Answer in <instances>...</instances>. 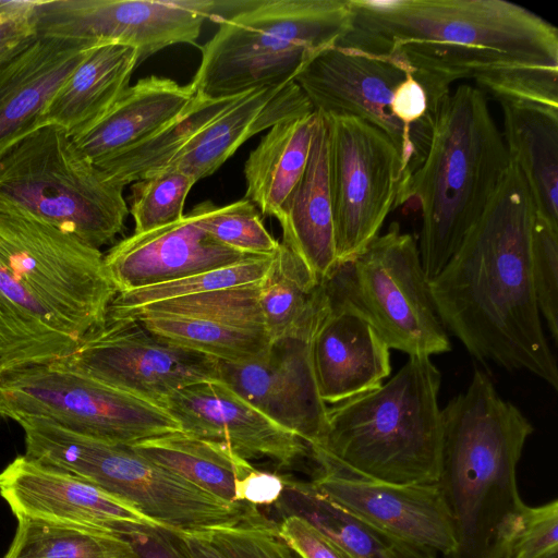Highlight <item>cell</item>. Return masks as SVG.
Here are the masks:
<instances>
[{
	"instance_id": "cell-20",
	"label": "cell",
	"mask_w": 558,
	"mask_h": 558,
	"mask_svg": "<svg viewBox=\"0 0 558 558\" xmlns=\"http://www.w3.org/2000/svg\"><path fill=\"white\" fill-rule=\"evenodd\" d=\"M197 205L179 220L121 240L104 255L119 293L227 267L254 255L230 248L199 225Z\"/></svg>"
},
{
	"instance_id": "cell-22",
	"label": "cell",
	"mask_w": 558,
	"mask_h": 558,
	"mask_svg": "<svg viewBox=\"0 0 558 558\" xmlns=\"http://www.w3.org/2000/svg\"><path fill=\"white\" fill-rule=\"evenodd\" d=\"M319 395L336 404L378 388L391 373L390 349L357 314L330 308L311 340Z\"/></svg>"
},
{
	"instance_id": "cell-7",
	"label": "cell",
	"mask_w": 558,
	"mask_h": 558,
	"mask_svg": "<svg viewBox=\"0 0 558 558\" xmlns=\"http://www.w3.org/2000/svg\"><path fill=\"white\" fill-rule=\"evenodd\" d=\"M201 46L196 93L227 98L293 81L351 24L349 0H253Z\"/></svg>"
},
{
	"instance_id": "cell-8",
	"label": "cell",
	"mask_w": 558,
	"mask_h": 558,
	"mask_svg": "<svg viewBox=\"0 0 558 558\" xmlns=\"http://www.w3.org/2000/svg\"><path fill=\"white\" fill-rule=\"evenodd\" d=\"M293 81L314 111L360 118L390 138L402 160L400 198L427 156L451 85L403 61L338 45L315 56Z\"/></svg>"
},
{
	"instance_id": "cell-37",
	"label": "cell",
	"mask_w": 558,
	"mask_h": 558,
	"mask_svg": "<svg viewBox=\"0 0 558 558\" xmlns=\"http://www.w3.org/2000/svg\"><path fill=\"white\" fill-rule=\"evenodd\" d=\"M271 257L258 256L173 281L120 292L109 305L106 316L118 317L163 300L259 282Z\"/></svg>"
},
{
	"instance_id": "cell-25",
	"label": "cell",
	"mask_w": 558,
	"mask_h": 558,
	"mask_svg": "<svg viewBox=\"0 0 558 558\" xmlns=\"http://www.w3.org/2000/svg\"><path fill=\"white\" fill-rule=\"evenodd\" d=\"M140 63L135 48L104 43L92 47L53 95L41 118L71 137L97 124L130 86Z\"/></svg>"
},
{
	"instance_id": "cell-39",
	"label": "cell",
	"mask_w": 558,
	"mask_h": 558,
	"mask_svg": "<svg viewBox=\"0 0 558 558\" xmlns=\"http://www.w3.org/2000/svg\"><path fill=\"white\" fill-rule=\"evenodd\" d=\"M196 182L193 177L170 167L134 182L129 208L135 225L134 233L182 218L185 199Z\"/></svg>"
},
{
	"instance_id": "cell-49",
	"label": "cell",
	"mask_w": 558,
	"mask_h": 558,
	"mask_svg": "<svg viewBox=\"0 0 558 558\" xmlns=\"http://www.w3.org/2000/svg\"><path fill=\"white\" fill-rule=\"evenodd\" d=\"M549 558H558V556L549 557Z\"/></svg>"
},
{
	"instance_id": "cell-19",
	"label": "cell",
	"mask_w": 558,
	"mask_h": 558,
	"mask_svg": "<svg viewBox=\"0 0 558 558\" xmlns=\"http://www.w3.org/2000/svg\"><path fill=\"white\" fill-rule=\"evenodd\" d=\"M311 485L352 515L444 557L456 548L450 513L436 483L395 485L315 470Z\"/></svg>"
},
{
	"instance_id": "cell-16",
	"label": "cell",
	"mask_w": 558,
	"mask_h": 558,
	"mask_svg": "<svg viewBox=\"0 0 558 558\" xmlns=\"http://www.w3.org/2000/svg\"><path fill=\"white\" fill-rule=\"evenodd\" d=\"M0 495L16 519L72 525L122 537L143 526H159L130 502L25 454L16 457L0 473Z\"/></svg>"
},
{
	"instance_id": "cell-30",
	"label": "cell",
	"mask_w": 558,
	"mask_h": 558,
	"mask_svg": "<svg viewBox=\"0 0 558 558\" xmlns=\"http://www.w3.org/2000/svg\"><path fill=\"white\" fill-rule=\"evenodd\" d=\"M76 343L0 258V375L50 363Z\"/></svg>"
},
{
	"instance_id": "cell-21",
	"label": "cell",
	"mask_w": 558,
	"mask_h": 558,
	"mask_svg": "<svg viewBox=\"0 0 558 558\" xmlns=\"http://www.w3.org/2000/svg\"><path fill=\"white\" fill-rule=\"evenodd\" d=\"M94 46L37 37L0 65V158L41 125L53 95Z\"/></svg>"
},
{
	"instance_id": "cell-24",
	"label": "cell",
	"mask_w": 558,
	"mask_h": 558,
	"mask_svg": "<svg viewBox=\"0 0 558 558\" xmlns=\"http://www.w3.org/2000/svg\"><path fill=\"white\" fill-rule=\"evenodd\" d=\"M195 95L191 83L181 85L158 75L143 77L128 87L97 124L73 141L98 165L158 133L184 111Z\"/></svg>"
},
{
	"instance_id": "cell-28",
	"label": "cell",
	"mask_w": 558,
	"mask_h": 558,
	"mask_svg": "<svg viewBox=\"0 0 558 558\" xmlns=\"http://www.w3.org/2000/svg\"><path fill=\"white\" fill-rule=\"evenodd\" d=\"M317 112L268 130L244 165L245 195L264 216L279 220L310 156Z\"/></svg>"
},
{
	"instance_id": "cell-2",
	"label": "cell",
	"mask_w": 558,
	"mask_h": 558,
	"mask_svg": "<svg viewBox=\"0 0 558 558\" xmlns=\"http://www.w3.org/2000/svg\"><path fill=\"white\" fill-rule=\"evenodd\" d=\"M338 46L403 61L449 85L500 68H558V31L505 0H349Z\"/></svg>"
},
{
	"instance_id": "cell-48",
	"label": "cell",
	"mask_w": 558,
	"mask_h": 558,
	"mask_svg": "<svg viewBox=\"0 0 558 558\" xmlns=\"http://www.w3.org/2000/svg\"><path fill=\"white\" fill-rule=\"evenodd\" d=\"M179 535L191 558H227L204 535Z\"/></svg>"
},
{
	"instance_id": "cell-35",
	"label": "cell",
	"mask_w": 558,
	"mask_h": 558,
	"mask_svg": "<svg viewBox=\"0 0 558 558\" xmlns=\"http://www.w3.org/2000/svg\"><path fill=\"white\" fill-rule=\"evenodd\" d=\"M17 521L3 558H140L122 536L32 519Z\"/></svg>"
},
{
	"instance_id": "cell-33",
	"label": "cell",
	"mask_w": 558,
	"mask_h": 558,
	"mask_svg": "<svg viewBox=\"0 0 558 558\" xmlns=\"http://www.w3.org/2000/svg\"><path fill=\"white\" fill-rule=\"evenodd\" d=\"M245 94L209 98L196 93L191 104L170 124L144 142L96 166L123 187L140 181L167 167L198 133Z\"/></svg>"
},
{
	"instance_id": "cell-14",
	"label": "cell",
	"mask_w": 558,
	"mask_h": 558,
	"mask_svg": "<svg viewBox=\"0 0 558 558\" xmlns=\"http://www.w3.org/2000/svg\"><path fill=\"white\" fill-rule=\"evenodd\" d=\"M52 363L161 408L177 390L219 379L218 360L170 343L128 318L105 317Z\"/></svg>"
},
{
	"instance_id": "cell-12",
	"label": "cell",
	"mask_w": 558,
	"mask_h": 558,
	"mask_svg": "<svg viewBox=\"0 0 558 558\" xmlns=\"http://www.w3.org/2000/svg\"><path fill=\"white\" fill-rule=\"evenodd\" d=\"M0 415L43 417L102 441L132 446L182 432L163 408L52 362L0 375Z\"/></svg>"
},
{
	"instance_id": "cell-4",
	"label": "cell",
	"mask_w": 558,
	"mask_h": 558,
	"mask_svg": "<svg viewBox=\"0 0 558 558\" xmlns=\"http://www.w3.org/2000/svg\"><path fill=\"white\" fill-rule=\"evenodd\" d=\"M440 384L429 356L411 355L378 388L328 407L320 438L308 445L316 470L395 485L436 483Z\"/></svg>"
},
{
	"instance_id": "cell-13",
	"label": "cell",
	"mask_w": 558,
	"mask_h": 558,
	"mask_svg": "<svg viewBox=\"0 0 558 558\" xmlns=\"http://www.w3.org/2000/svg\"><path fill=\"white\" fill-rule=\"evenodd\" d=\"M323 117L338 264L379 235L397 208L403 168L395 144L371 123L350 116Z\"/></svg>"
},
{
	"instance_id": "cell-26",
	"label": "cell",
	"mask_w": 558,
	"mask_h": 558,
	"mask_svg": "<svg viewBox=\"0 0 558 558\" xmlns=\"http://www.w3.org/2000/svg\"><path fill=\"white\" fill-rule=\"evenodd\" d=\"M282 242L324 280L337 263L328 167V131L317 112L305 171L281 218Z\"/></svg>"
},
{
	"instance_id": "cell-10",
	"label": "cell",
	"mask_w": 558,
	"mask_h": 558,
	"mask_svg": "<svg viewBox=\"0 0 558 558\" xmlns=\"http://www.w3.org/2000/svg\"><path fill=\"white\" fill-rule=\"evenodd\" d=\"M323 283L330 308L361 316L389 349L429 357L451 350L417 241L401 232L397 222L360 253L336 264Z\"/></svg>"
},
{
	"instance_id": "cell-23",
	"label": "cell",
	"mask_w": 558,
	"mask_h": 558,
	"mask_svg": "<svg viewBox=\"0 0 558 558\" xmlns=\"http://www.w3.org/2000/svg\"><path fill=\"white\" fill-rule=\"evenodd\" d=\"M313 111L294 81L251 90L198 133L167 167L199 181L216 172L255 134Z\"/></svg>"
},
{
	"instance_id": "cell-29",
	"label": "cell",
	"mask_w": 558,
	"mask_h": 558,
	"mask_svg": "<svg viewBox=\"0 0 558 558\" xmlns=\"http://www.w3.org/2000/svg\"><path fill=\"white\" fill-rule=\"evenodd\" d=\"M259 303L270 342L286 337L312 339L329 311L323 280L283 242L259 281Z\"/></svg>"
},
{
	"instance_id": "cell-46",
	"label": "cell",
	"mask_w": 558,
	"mask_h": 558,
	"mask_svg": "<svg viewBox=\"0 0 558 558\" xmlns=\"http://www.w3.org/2000/svg\"><path fill=\"white\" fill-rule=\"evenodd\" d=\"M140 558H191L178 533L143 526L125 536Z\"/></svg>"
},
{
	"instance_id": "cell-9",
	"label": "cell",
	"mask_w": 558,
	"mask_h": 558,
	"mask_svg": "<svg viewBox=\"0 0 558 558\" xmlns=\"http://www.w3.org/2000/svg\"><path fill=\"white\" fill-rule=\"evenodd\" d=\"M123 189L54 124L38 126L0 158L1 197L98 250L124 229Z\"/></svg>"
},
{
	"instance_id": "cell-45",
	"label": "cell",
	"mask_w": 558,
	"mask_h": 558,
	"mask_svg": "<svg viewBox=\"0 0 558 558\" xmlns=\"http://www.w3.org/2000/svg\"><path fill=\"white\" fill-rule=\"evenodd\" d=\"M278 532L302 558H354L299 515H284L278 525Z\"/></svg>"
},
{
	"instance_id": "cell-27",
	"label": "cell",
	"mask_w": 558,
	"mask_h": 558,
	"mask_svg": "<svg viewBox=\"0 0 558 558\" xmlns=\"http://www.w3.org/2000/svg\"><path fill=\"white\" fill-rule=\"evenodd\" d=\"M499 104L509 159L522 173L536 214L558 229V108Z\"/></svg>"
},
{
	"instance_id": "cell-47",
	"label": "cell",
	"mask_w": 558,
	"mask_h": 558,
	"mask_svg": "<svg viewBox=\"0 0 558 558\" xmlns=\"http://www.w3.org/2000/svg\"><path fill=\"white\" fill-rule=\"evenodd\" d=\"M286 477L276 473L253 469L235 483L238 501L254 506L274 505L283 493Z\"/></svg>"
},
{
	"instance_id": "cell-42",
	"label": "cell",
	"mask_w": 558,
	"mask_h": 558,
	"mask_svg": "<svg viewBox=\"0 0 558 558\" xmlns=\"http://www.w3.org/2000/svg\"><path fill=\"white\" fill-rule=\"evenodd\" d=\"M203 535L227 558H302L279 535L274 521Z\"/></svg>"
},
{
	"instance_id": "cell-41",
	"label": "cell",
	"mask_w": 558,
	"mask_h": 558,
	"mask_svg": "<svg viewBox=\"0 0 558 558\" xmlns=\"http://www.w3.org/2000/svg\"><path fill=\"white\" fill-rule=\"evenodd\" d=\"M532 275L541 316L558 340V229L535 215L532 229Z\"/></svg>"
},
{
	"instance_id": "cell-31",
	"label": "cell",
	"mask_w": 558,
	"mask_h": 558,
	"mask_svg": "<svg viewBox=\"0 0 558 558\" xmlns=\"http://www.w3.org/2000/svg\"><path fill=\"white\" fill-rule=\"evenodd\" d=\"M274 505L283 517L303 518L354 558H437V553L352 515L310 482L286 478L283 493Z\"/></svg>"
},
{
	"instance_id": "cell-32",
	"label": "cell",
	"mask_w": 558,
	"mask_h": 558,
	"mask_svg": "<svg viewBox=\"0 0 558 558\" xmlns=\"http://www.w3.org/2000/svg\"><path fill=\"white\" fill-rule=\"evenodd\" d=\"M130 447L230 504L241 502L236 500L235 483L254 469L227 445L185 432L158 436Z\"/></svg>"
},
{
	"instance_id": "cell-36",
	"label": "cell",
	"mask_w": 558,
	"mask_h": 558,
	"mask_svg": "<svg viewBox=\"0 0 558 558\" xmlns=\"http://www.w3.org/2000/svg\"><path fill=\"white\" fill-rule=\"evenodd\" d=\"M137 316L218 319L266 330L259 303V282L163 300L118 317H106Z\"/></svg>"
},
{
	"instance_id": "cell-44",
	"label": "cell",
	"mask_w": 558,
	"mask_h": 558,
	"mask_svg": "<svg viewBox=\"0 0 558 558\" xmlns=\"http://www.w3.org/2000/svg\"><path fill=\"white\" fill-rule=\"evenodd\" d=\"M33 5L34 1H0V65L37 38Z\"/></svg>"
},
{
	"instance_id": "cell-17",
	"label": "cell",
	"mask_w": 558,
	"mask_h": 558,
	"mask_svg": "<svg viewBox=\"0 0 558 558\" xmlns=\"http://www.w3.org/2000/svg\"><path fill=\"white\" fill-rule=\"evenodd\" d=\"M311 340L286 337L256 360L218 361L219 380L307 446L320 438L328 410L316 384Z\"/></svg>"
},
{
	"instance_id": "cell-34",
	"label": "cell",
	"mask_w": 558,
	"mask_h": 558,
	"mask_svg": "<svg viewBox=\"0 0 558 558\" xmlns=\"http://www.w3.org/2000/svg\"><path fill=\"white\" fill-rule=\"evenodd\" d=\"M153 333L178 347L228 363H244L262 356L270 344L268 333L218 319L137 316Z\"/></svg>"
},
{
	"instance_id": "cell-5",
	"label": "cell",
	"mask_w": 558,
	"mask_h": 558,
	"mask_svg": "<svg viewBox=\"0 0 558 558\" xmlns=\"http://www.w3.org/2000/svg\"><path fill=\"white\" fill-rule=\"evenodd\" d=\"M510 165L483 93L460 85L439 109L424 162L398 207L417 201V247L424 272L436 277L478 221Z\"/></svg>"
},
{
	"instance_id": "cell-1",
	"label": "cell",
	"mask_w": 558,
	"mask_h": 558,
	"mask_svg": "<svg viewBox=\"0 0 558 558\" xmlns=\"http://www.w3.org/2000/svg\"><path fill=\"white\" fill-rule=\"evenodd\" d=\"M535 207L510 161L504 179L458 251L428 281L445 329L480 362L526 371L558 389L532 275Z\"/></svg>"
},
{
	"instance_id": "cell-3",
	"label": "cell",
	"mask_w": 558,
	"mask_h": 558,
	"mask_svg": "<svg viewBox=\"0 0 558 558\" xmlns=\"http://www.w3.org/2000/svg\"><path fill=\"white\" fill-rule=\"evenodd\" d=\"M436 482L451 517L456 548L445 558H504L525 504L517 468L534 428L475 369L468 388L441 409Z\"/></svg>"
},
{
	"instance_id": "cell-6",
	"label": "cell",
	"mask_w": 558,
	"mask_h": 558,
	"mask_svg": "<svg viewBox=\"0 0 558 558\" xmlns=\"http://www.w3.org/2000/svg\"><path fill=\"white\" fill-rule=\"evenodd\" d=\"M16 423L24 430L26 457L109 492L166 530L203 535L271 521L256 506L227 502L130 446L85 436L43 417H20Z\"/></svg>"
},
{
	"instance_id": "cell-43",
	"label": "cell",
	"mask_w": 558,
	"mask_h": 558,
	"mask_svg": "<svg viewBox=\"0 0 558 558\" xmlns=\"http://www.w3.org/2000/svg\"><path fill=\"white\" fill-rule=\"evenodd\" d=\"M558 556V501L525 506L504 558Z\"/></svg>"
},
{
	"instance_id": "cell-11",
	"label": "cell",
	"mask_w": 558,
	"mask_h": 558,
	"mask_svg": "<svg viewBox=\"0 0 558 558\" xmlns=\"http://www.w3.org/2000/svg\"><path fill=\"white\" fill-rule=\"evenodd\" d=\"M0 258L76 342L119 293L100 250L1 196Z\"/></svg>"
},
{
	"instance_id": "cell-38",
	"label": "cell",
	"mask_w": 558,
	"mask_h": 558,
	"mask_svg": "<svg viewBox=\"0 0 558 558\" xmlns=\"http://www.w3.org/2000/svg\"><path fill=\"white\" fill-rule=\"evenodd\" d=\"M199 225L219 243L254 256H270L278 246L265 228L258 209L246 198L217 206L210 201L197 204Z\"/></svg>"
},
{
	"instance_id": "cell-15",
	"label": "cell",
	"mask_w": 558,
	"mask_h": 558,
	"mask_svg": "<svg viewBox=\"0 0 558 558\" xmlns=\"http://www.w3.org/2000/svg\"><path fill=\"white\" fill-rule=\"evenodd\" d=\"M206 20L201 0H35L33 5L37 37L130 46L140 63L167 47L195 45Z\"/></svg>"
},
{
	"instance_id": "cell-18",
	"label": "cell",
	"mask_w": 558,
	"mask_h": 558,
	"mask_svg": "<svg viewBox=\"0 0 558 558\" xmlns=\"http://www.w3.org/2000/svg\"><path fill=\"white\" fill-rule=\"evenodd\" d=\"M162 408L182 432L230 447L239 457L290 468L308 446L256 409L223 381L207 380L172 392Z\"/></svg>"
},
{
	"instance_id": "cell-40",
	"label": "cell",
	"mask_w": 558,
	"mask_h": 558,
	"mask_svg": "<svg viewBox=\"0 0 558 558\" xmlns=\"http://www.w3.org/2000/svg\"><path fill=\"white\" fill-rule=\"evenodd\" d=\"M499 102L537 104L558 108V68L509 66L474 77Z\"/></svg>"
}]
</instances>
